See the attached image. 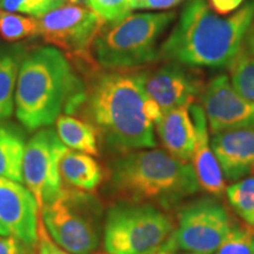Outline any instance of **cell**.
<instances>
[{
    "label": "cell",
    "instance_id": "20",
    "mask_svg": "<svg viewBox=\"0 0 254 254\" xmlns=\"http://www.w3.org/2000/svg\"><path fill=\"white\" fill-rule=\"evenodd\" d=\"M21 57L17 53H0V120L9 118L15 106V87Z\"/></svg>",
    "mask_w": 254,
    "mask_h": 254
},
{
    "label": "cell",
    "instance_id": "4",
    "mask_svg": "<svg viewBox=\"0 0 254 254\" xmlns=\"http://www.w3.org/2000/svg\"><path fill=\"white\" fill-rule=\"evenodd\" d=\"M111 186L128 201H154L171 208L199 190L192 164L163 150L132 151L113 161Z\"/></svg>",
    "mask_w": 254,
    "mask_h": 254
},
{
    "label": "cell",
    "instance_id": "5",
    "mask_svg": "<svg viewBox=\"0 0 254 254\" xmlns=\"http://www.w3.org/2000/svg\"><path fill=\"white\" fill-rule=\"evenodd\" d=\"M176 12L131 13L103 27L93 44L94 59L109 71H129L158 60V41Z\"/></svg>",
    "mask_w": 254,
    "mask_h": 254
},
{
    "label": "cell",
    "instance_id": "10",
    "mask_svg": "<svg viewBox=\"0 0 254 254\" xmlns=\"http://www.w3.org/2000/svg\"><path fill=\"white\" fill-rule=\"evenodd\" d=\"M39 20V34L46 43L80 58L91 56L95 38L105 25L91 8L69 4L50 11Z\"/></svg>",
    "mask_w": 254,
    "mask_h": 254
},
{
    "label": "cell",
    "instance_id": "35",
    "mask_svg": "<svg viewBox=\"0 0 254 254\" xmlns=\"http://www.w3.org/2000/svg\"><path fill=\"white\" fill-rule=\"evenodd\" d=\"M183 254H196V253H190V252H185V253H183Z\"/></svg>",
    "mask_w": 254,
    "mask_h": 254
},
{
    "label": "cell",
    "instance_id": "12",
    "mask_svg": "<svg viewBox=\"0 0 254 254\" xmlns=\"http://www.w3.org/2000/svg\"><path fill=\"white\" fill-rule=\"evenodd\" d=\"M40 209L23 184L0 177V236L14 237L27 246L38 241Z\"/></svg>",
    "mask_w": 254,
    "mask_h": 254
},
{
    "label": "cell",
    "instance_id": "1",
    "mask_svg": "<svg viewBox=\"0 0 254 254\" xmlns=\"http://www.w3.org/2000/svg\"><path fill=\"white\" fill-rule=\"evenodd\" d=\"M253 19L254 0L230 17L218 15L208 0H186L177 25L159 47L158 59L187 67L231 68Z\"/></svg>",
    "mask_w": 254,
    "mask_h": 254
},
{
    "label": "cell",
    "instance_id": "18",
    "mask_svg": "<svg viewBox=\"0 0 254 254\" xmlns=\"http://www.w3.org/2000/svg\"><path fill=\"white\" fill-rule=\"evenodd\" d=\"M62 179L81 190H93L103 179L100 165L86 153L67 151L60 161Z\"/></svg>",
    "mask_w": 254,
    "mask_h": 254
},
{
    "label": "cell",
    "instance_id": "28",
    "mask_svg": "<svg viewBox=\"0 0 254 254\" xmlns=\"http://www.w3.org/2000/svg\"><path fill=\"white\" fill-rule=\"evenodd\" d=\"M184 0H135L133 11L136 9H170L182 4Z\"/></svg>",
    "mask_w": 254,
    "mask_h": 254
},
{
    "label": "cell",
    "instance_id": "21",
    "mask_svg": "<svg viewBox=\"0 0 254 254\" xmlns=\"http://www.w3.org/2000/svg\"><path fill=\"white\" fill-rule=\"evenodd\" d=\"M40 20L31 15L0 11V34L8 41H15L24 38L39 34Z\"/></svg>",
    "mask_w": 254,
    "mask_h": 254
},
{
    "label": "cell",
    "instance_id": "14",
    "mask_svg": "<svg viewBox=\"0 0 254 254\" xmlns=\"http://www.w3.org/2000/svg\"><path fill=\"white\" fill-rule=\"evenodd\" d=\"M211 147L228 182H239L254 172V126L213 134Z\"/></svg>",
    "mask_w": 254,
    "mask_h": 254
},
{
    "label": "cell",
    "instance_id": "9",
    "mask_svg": "<svg viewBox=\"0 0 254 254\" xmlns=\"http://www.w3.org/2000/svg\"><path fill=\"white\" fill-rule=\"evenodd\" d=\"M56 129L40 128L28 140L23 163L24 183L37 200L40 212L44 205L62 192L60 161L67 153Z\"/></svg>",
    "mask_w": 254,
    "mask_h": 254
},
{
    "label": "cell",
    "instance_id": "32",
    "mask_svg": "<svg viewBox=\"0 0 254 254\" xmlns=\"http://www.w3.org/2000/svg\"><path fill=\"white\" fill-rule=\"evenodd\" d=\"M243 50L244 53H246L247 56L254 57V19L252 20V23H251L249 30H247L245 34Z\"/></svg>",
    "mask_w": 254,
    "mask_h": 254
},
{
    "label": "cell",
    "instance_id": "19",
    "mask_svg": "<svg viewBox=\"0 0 254 254\" xmlns=\"http://www.w3.org/2000/svg\"><path fill=\"white\" fill-rule=\"evenodd\" d=\"M57 133L66 147L82 153L98 155L97 129L91 124L71 116H60L56 120Z\"/></svg>",
    "mask_w": 254,
    "mask_h": 254
},
{
    "label": "cell",
    "instance_id": "34",
    "mask_svg": "<svg viewBox=\"0 0 254 254\" xmlns=\"http://www.w3.org/2000/svg\"><path fill=\"white\" fill-rule=\"evenodd\" d=\"M87 0H66V2H68L69 5H80V4H86Z\"/></svg>",
    "mask_w": 254,
    "mask_h": 254
},
{
    "label": "cell",
    "instance_id": "11",
    "mask_svg": "<svg viewBox=\"0 0 254 254\" xmlns=\"http://www.w3.org/2000/svg\"><path fill=\"white\" fill-rule=\"evenodd\" d=\"M201 103L212 134L254 126V103L234 88L226 74L208 82L201 92Z\"/></svg>",
    "mask_w": 254,
    "mask_h": 254
},
{
    "label": "cell",
    "instance_id": "24",
    "mask_svg": "<svg viewBox=\"0 0 254 254\" xmlns=\"http://www.w3.org/2000/svg\"><path fill=\"white\" fill-rule=\"evenodd\" d=\"M134 2L135 0H87L86 5L105 24H112L131 14Z\"/></svg>",
    "mask_w": 254,
    "mask_h": 254
},
{
    "label": "cell",
    "instance_id": "17",
    "mask_svg": "<svg viewBox=\"0 0 254 254\" xmlns=\"http://www.w3.org/2000/svg\"><path fill=\"white\" fill-rule=\"evenodd\" d=\"M26 136L13 123L0 120V177L23 184Z\"/></svg>",
    "mask_w": 254,
    "mask_h": 254
},
{
    "label": "cell",
    "instance_id": "27",
    "mask_svg": "<svg viewBox=\"0 0 254 254\" xmlns=\"http://www.w3.org/2000/svg\"><path fill=\"white\" fill-rule=\"evenodd\" d=\"M38 244H39L38 245L39 246V254H72L66 252L65 250L53 243V240L46 232V226L41 220V215L39 217V222H38Z\"/></svg>",
    "mask_w": 254,
    "mask_h": 254
},
{
    "label": "cell",
    "instance_id": "15",
    "mask_svg": "<svg viewBox=\"0 0 254 254\" xmlns=\"http://www.w3.org/2000/svg\"><path fill=\"white\" fill-rule=\"evenodd\" d=\"M190 116L194 123L196 139L192 157V166L194 170L199 189L205 190L214 198H221L226 192L224 174L217 157L211 147L208 139L207 119L204 109L200 105H190Z\"/></svg>",
    "mask_w": 254,
    "mask_h": 254
},
{
    "label": "cell",
    "instance_id": "16",
    "mask_svg": "<svg viewBox=\"0 0 254 254\" xmlns=\"http://www.w3.org/2000/svg\"><path fill=\"white\" fill-rule=\"evenodd\" d=\"M190 109V106H180L168 111L155 125L166 152L186 163L192 160L196 139Z\"/></svg>",
    "mask_w": 254,
    "mask_h": 254
},
{
    "label": "cell",
    "instance_id": "2",
    "mask_svg": "<svg viewBox=\"0 0 254 254\" xmlns=\"http://www.w3.org/2000/svg\"><path fill=\"white\" fill-rule=\"evenodd\" d=\"M85 103L94 128L113 151L157 146L154 128L164 113L145 92L141 72L98 75Z\"/></svg>",
    "mask_w": 254,
    "mask_h": 254
},
{
    "label": "cell",
    "instance_id": "25",
    "mask_svg": "<svg viewBox=\"0 0 254 254\" xmlns=\"http://www.w3.org/2000/svg\"><path fill=\"white\" fill-rule=\"evenodd\" d=\"M213 254H254V231L236 226Z\"/></svg>",
    "mask_w": 254,
    "mask_h": 254
},
{
    "label": "cell",
    "instance_id": "31",
    "mask_svg": "<svg viewBox=\"0 0 254 254\" xmlns=\"http://www.w3.org/2000/svg\"><path fill=\"white\" fill-rule=\"evenodd\" d=\"M178 250L179 249H178V245H177L176 240H174V237L172 233L170 236V238H168V239L165 241L164 244H161V245L155 247V249L148 251V252L142 253V254H176Z\"/></svg>",
    "mask_w": 254,
    "mask_h": 254
},
{
    "label": "cell",
    "instance_id": "30",
    "mask_svg": "<svg viewBox=\"0 0 254 254\" xmlns=\"http://www.w3.org/2000/svg\"><path fill=\"white\" fill-rule=\"evenodd\" d=\"M244 0H208V4L215 13L226 15L231 12L239 9Z\"/></svg>",
    "mask_w": 254,
    "mask_h": 254
},
{
    "label": "cell",
    "instance_id": "7",
    "mask_svg": "<svg viewBox=\"0 0 254 254\" xmlns=\"http://www.w3.org/2000/svg\"><path fill=\"white\" fill-rule=\"evenodd\" d=\"M95 209L91 195L63 187L40 213L52 239L62 249L72 254H91L99 244Z\"/></svg>",
    "mask_w": 254,
    "mask_h": 254
},
{
    "label": "cell",
    "instance_id": "13",
    "mask_svg": "<svg viewBox=\"0 0 254 254\" xmlns=\"http://www.w3.org/2000/svg\"><path fill=\"white\" fill-rule=\"evenodd\" d=\"M141 73L145 92L163 113L180 106H190L202 92L199 75L182 64L166 62L153 71Z\"/></svg>",
    "mask_w": 254,
    "mask_h": 254
},
{
    "label": "cell",
    "instance_id": "3",
    "mask_svg": "<svg viewBox=\"0 0 254 254\" xmlns=\"http://www.w3.org/2000/svg\"><path fill=\"white\" fill-rule=\"evenodd\" d=\"M87 92L62 51L45 46L21 59L15 87V114L27 131L52 125L63 112L73 113Z\"/></svg>",
    "mask_w": 254,
    "mask_h": 254
},
{
    "label": "cell",
    "instance_id": "26",
    "mask_svg": "<svg viewBox=\"0 0 254 254\" xmlns=\"http://www.w3.org/2000/svg\"><path fill=\"white\" fill-rule=\"evenodd\" d=\"M0 7L11 13L41 18L51 11L50 0H0Z\"/></svg>",
    "mask_w": 254,
    "mask_h": 254
},
{
    "label": "cell",
    "instance_id": "29",
    "mask_svg": "<svg viewBox=\"0 0 254 254\" xmlns=\"http://www.w3.org/2000/svg\"><path fill=\"white\" fill-rule=\"evenodd\" d=\"M24 243L14 237L0 236V254H26Z\"/></svg>",
    "mask_w": 254,
    "mask_h": 254
},
{
    "label": "cell",
    "instance_id": "33",
    "mask_svg": "<svg viewBox=\"0 0 254 254\" xmlns=\"http://www.w3.org/2000/svg\"><path fill=\"white\" fill-rule=\"evenodd\" d=\"M66 2V0H50V8L51 11H53V9L56 8H59L64 6V4Z\"/></svg>",
    "mask_w": 254,
    "mask_h": 254
},
{
    "label": "cell",
    "instance_id": "23",
    "mask_svg": "<svg viewBox=\"0 0 254 254\" xmlns=\"http://www.w3.org/2000/svg\"><path fill=\"white\" fill-rule=\"evenodd\" d=\"M231 82L247 100L254 103V57L241 52L232 65Z\"/></svg>",
    "mask_w": 254,
    "mask_h": 254
},
{
    "label": "cell",
    "instance_id": "6",
    "mask_svg": "<svg viewBox=\"0 0 254 254\" xmlns=\"http://www.w3.org/2000/svg\"><path fill=\"white\" fill-rule=\"evenodd\" d=\"M173 231L171 218L153 205L122 201L107 212L104 246L109 254H142L164 244Z\"/></svg>",
    "mask_w": 254,
    "mask_h": 254
},
{
    "label": "cell",
    "instance_id": "8",
    "mask_svg": "<svg viewBox=\"0 0 254 254\" xmlns=\"http://www.w3.org/2000/svg\"><path fill=\"white\" fill-rule=\"evenodd\" d=\"M234 227L236 224L219 200L202 196L180 209L173 237L178 249L185 252L213 254Z\"/></svg>",
    "mask_w": 254,
    "mask_h": 254
},
{
    "label": "cell",
    "instance_id": "22",
    "mask_svg": "<svg viewBox=\"0 0 254 254\" xmlns=\"http://www.w3.org/2000/svg\"><path fill=\"white\" fill-rule=\"evenodd\" d=\"M228 202L240 218L254 227V177L241 179L226 190Z\"/></svg>",
    "mask_w": 254,
    "mask_h": 254
}]
</instances>
